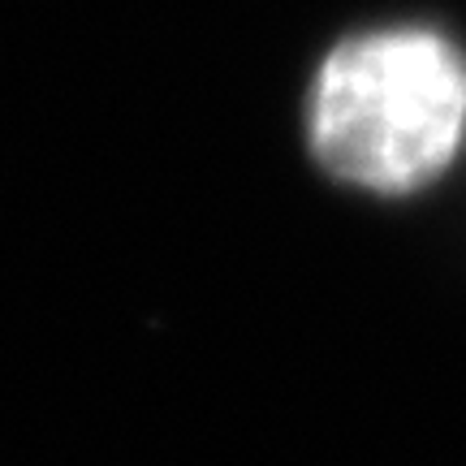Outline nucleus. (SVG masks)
Wrapping results in <instances>:
<instances>
[{
  "instance_id": "f257e3e1",
  "label": "nucleus",
  "mask_w": 466,
  "mask_h": 466,
  "mask_svg": "<svg viewBox=\"0 0 466 466\" xmlns=\"http://www.w3.org/2000/svg\"><path fill=\"white\" fill-rule=\"evenodd\" d=\"M466 130V61L445 35H354L319 66L311 147L341 182L415 190L450 165Z\"/></svg>"
}]
</instances>
